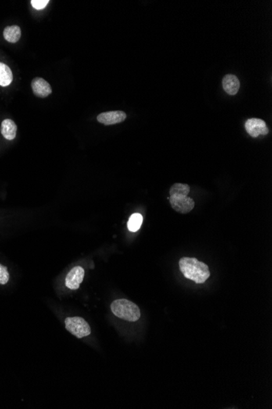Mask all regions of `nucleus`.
Instances as JSON below:
<instances>
[{
  "label": "nucleus",
  "mask_w": 272,
  "mask_h": 409,
  "mask_svg": "<svg viewBox=\"0 0 272 409\" xmlns=\"http://www.w3.org/2000/svg\"><path fill=\"white\" fill-rule=\"evenodd\" d=\"M179 265L186 279H191L198 284L205 283L210 276L209 266L197 258L183 257L180 260Z\"/></svg>",
  "instance_id": "f257e3e1"
},
{
  "label": "nucleus",
  "mask_w": 272,
  "mask_h": 409,
  "mask_svg": "<svg viewBox=\"0 0 272 409\" xmlns=\"http://www.w3.org/2000/svg\"><path fill=\"white\" fill-rule=\"evenodd\" d=\"M110 307L115 316L129 322L139 321L141 315L138 306L126 299H119L112 301Z\"/></svg>",
  "instance_id": "f03ea898"
},
{
  "label": "nucleus",
  "mask_w": 272,
  "mask_h": 409,
  "mask_svg": "<svg viewBox=\"0 0 272 409\" xmlns=\"http://www.w3.org/2000/svg\"><path fill=\"white\" fill-rule=\"evenodd\" d=\"M65 323L66 329L79 339L91 334V327L81 317H68L65 318Z\"/></svg>",
  "instance_id": "7ed1b4c3"
},
{
  "label": "nucleus",
  "mask_w": 272,
  "mask_h": 409,
  "mask_svg": "<svg viewBox=\"0 0 272 409\" xmlns=\"http://www.w3.org/2000/svg\"><path fill=\"white\" fill-rule=\"evenodd\" d=\"M169 200L173 209L182 214H188L195 206V202L192 199L183 194H171Z\"/></svg>",
  "instance_id": "20e7f679"
},
{
  "label": "nucleus",
  "mask_w": 272,
  "mask_h": 409,
  "mask_svg": "<svg viewBox=\"0 0 272 409\" xmlns=\"http://www.w3.org/2000/svg\"><path fill=\"white\" fill-rule=\"evenodd\" d=\"M245 127L247 133L252 137H258L260 135H267L269 133L266 122L262 119L256 118L248 119L245 122Z\"/></svg>",
  "instance_id": "39448f33"
},
{
  "label": "nucleus",
  "mask_w": 272,
  "mask_h": 409,
  "mask_svg": "<svg viewBox=\"0 0 272 409\" xmlns=\"http://www.w3.org/2000/svg\"><path fill=\"white\" fill-rule=\"evenodd\" d=\"M85 271L81 266H75L65 277V286L71 290H77L84 279Z\"/></svg>",
  "instance_id": "423d86ee"
},
{
  "label": "nucleus",
  "mask_w": 272,
  "mask_h": 409,
  "mask_svg": "<svg viewBox=\"0 0 272 409\" xmlns=\"http://www.w3.org/2000/svg\"><path fill=\"white\" fill-rule=\"evenodd\" d=\"M126 114L123 111H109L100 114L97 116V120L105 125H113L122 123L126 120Z\"/></svg>",
  "instance_id": "0eeeda50"
},
{
  "label": "nucleus",
  "mask_w": 272,
  "mask_h": 409,
  "mask_svg": "<svg viewBox=\"0 0 272 409\" xmlns=\"http://www.w3.org/2000/svg\"><path fill=\"white\" fill-rule=\"evenodd\" d=\"M31 87L34 95L40 97V98H45V97H48L52 92L51 85L43 78L37 77L33 79Z\"/></svg>",
  "instance_id": "6e6552de"
},
{
  "label": "nucleus",
  "mask_w": 272,
  "mask_h": 409,
  "mask_svg": "<svg viewBox=\"0 0 272 409\" xmlns=\"http://www.w3.org/2000/svg\"><path fill=\"white\" fill-rule=\"evenodd\" d=\"M241 83L238 78L234 75H225L223 79V87L229 95L234 96L238 93Z\"/></svg>",
  "instance_id": "1a4fd4ad"
},
{
  "label": "nucleus",
  "mask_w": 272,
  "mask_h": 409,
  "mask_svg": "<svg viewBox=\"0 0 272 409\" xmlns=\"http://www.w3.org/2000/svg\"><path fill=\"white\" fill-rule=\"evenodd\" d=\"M17 127L12 119H4L1 125V133L4 138L7 140H12L15 139L16 136Z\"/></svg>",
  "instance_id": "9d476101"
},
{
  "label": "nucleus",
  "mask_w": 272,
  "mask_h": 409,
  "mask_svg": "<svg viewBox=\"0 0 272 409\" xmlns=\"http://www.w3.org/2000/svg\"><path fill=\"white\" fill-rule=\"evenodd\" d=\"M22 36V30L18 26H7L4 30V37L5 40L11 44H15L19 41Z\"/></svg>",
  "instance_id": "9b49d317"
},
{
  "label": "nucleus",
  "mask_w": 272,
  "mask_h": 409,
  "mask_svg": "<svg viewBox=\"0 0 272 409\" xmlns=\"http://www.w3.org/2000/svg\"><path fill=\"white\" fill-rule=\"evenodd\" d=\"M13 79V75L10 68L6 64L0 62V86L7 87L10 85Z\"/></svg>",
  "instance_id": "f8f14e48"
},
{
  "label": "nucleus",
  "mask_w": 272,
  "mask_h": 409,
  "mask_svg": "<svg viewBox=\"0 0 272 409\" xmlns=\"http://www.w3.org/2000/svg\"><path fill=\"white\" fill-rule=\"evenodd\" d=\"M143 220V216L140 214H134L130 216L127 223L129 230L131 232H138L142 225Z\"/></svg>",
  "instance_id": "ddd939ff"
},
{
  "label": "nucleus",
  "mask_w": 272,
  "mask_h": 409,
  "mask_svg": "<svg viewBox=\"0 0 272 409\" xmlns=\"http://www.w3.org/2000/svg\"><path fill=\"white\" fill-rule=\"evenodd\" d=\"M190 192V186L187 184H182V183H176L171 186L170 190V194H183V195H188Z\"/></svg>",
  "instance_id": "4468645a"
},
{
  "label": "nucleus",
  "mask_w": 272,
  "mask_h": 409,
  "mask_svg": "<svg viewBox=\"0 0 272 409\" xmlns=\"http://www.w3.org/2000/svg\"><path fill=\"white\" fill-rule=\"evenodd\" d=\"M9 277L8 268L0 264V284H6L9 280Z\"/></svg>",
  "instance_id": "2eb2a0df"
},
{
  "label": "nucleus",
  "mask_w": 272,
  "mask_h": 409,
  "mask_svg": "<svg viewBox=\"0 0 272 409\" xmlns=\"http://www.w3.org/2000/svg\"><path fill=\"white\" fill-rule=\"evenodd\" d=\"M49 0H32L31 5L36 10H42L47 7Z\"/></svg>",
  "instance_id": "dca6fc26"
}]
</instances>
